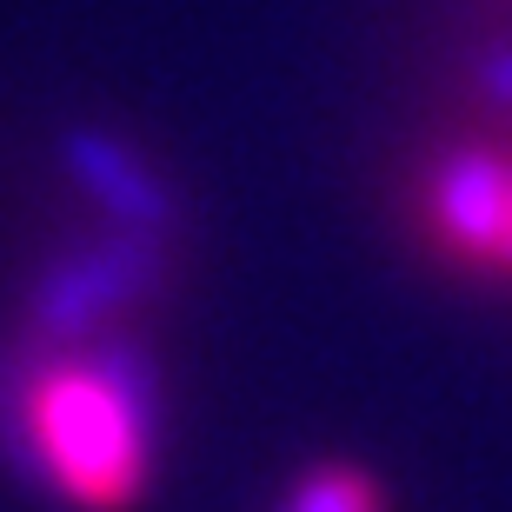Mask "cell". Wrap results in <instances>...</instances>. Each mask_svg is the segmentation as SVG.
I'll list each match as a JSON object with an SVG mask.
<instances>
[{"instance_id":"6da1fadb","label":"cell","mask_w":512,"mask_h":512,"mask_svg":"<svg viewBox=\"0 0 512 512\" xmlns=\"http://www.w3.org/2000/svg\"><path fill=\"white\" fill-rule=\"evenodd\" d=\"M393 220L419 260L479 293H512V133L446 114L393 180Z\"/></svg>"},{"instance_id":"7a4b0ae2","label":"cell","mask_w":512,"mask_h":512,"mask_svg":"<svg viewBox=\"0 0 512 512\" xmlns=\"http://www.w3.org/2000/svg\"><path fill=\"white\" fill-rule=\"evenodd\" d=\"M459 120L512 133V0H486L473 20V34L459 47Z\"/></svg>"},{"instance_id":"3957f363","label":"cell","mask_w":512,"mask_h":512,"mask_svg":"<svg viewBox=\"0 0 512 512\" xmlns=\"http://www.w3.org/2000/svg\"><path fill=\"white\" fill-rule=\"evenodd\" d=\"M273 512H393L386 479L353 453H320L286 479V493L273 499Z\"/></svg>"}]
</instances>
